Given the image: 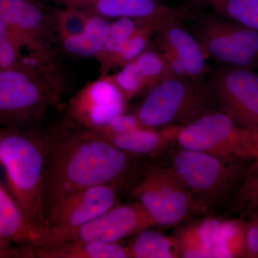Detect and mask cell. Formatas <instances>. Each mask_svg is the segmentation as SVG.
<instances>
[{
  "label": "cell",
  "instance_id": "9c48e42d",
  "mask_svg": "<svg viewBox=\"0 0 258 258\" xmlns=\"http://www.w3.org/2000/svg\"><path fill=\"white\" fill-rule=\"evenodd\" d=\"M156 225L140 202L115 205L108 211L77 228L50 236L43 247L80 240L117 242Z\"/></svg>",
  "mask_w": 258,
  "mask_h": 258
},
{
  "label": "cell",
  "instance_id": "e0dca14e",
  "mask_svg": "<svg viewBox=\"0 0 258 258\" xmlns=\"http://www.w3.org/2000/svg\"><path fill=\"white\" fill-rule=\"evenodd\" d=\"M60 69L52 49L15 30L0 20V70Z\"/></svg>",
  "mask_w": 258,
  "mask_h": 258
},
{
  "label": "cell",
  "instance_id": "44dd1931",
  "mask_svg": "<svg viewBox=\"0 0 258 258\" xmlns=\"http://www.w3.org/2000/svg\"><path fill=\"white\" fill-rule=\"evenodd\" d=\"M111 22L91 15L84 31L76 36L57 35L55 43L66 55L78 58H96L106 45Z\"/></svg>",
  "mask_w": 258,
  "mask_h": 258
},
{
  "label": "cell",
  "instance_id": "30bf717a",
  "mask_svg": "<svg viewBox=\"0 0 258 258\" xmlns=\"http://www.w3.org/2000/svg\"><path fill=\"white\" fill-rule=\"evenodd\" d=\"M209 84L220 111L241 126L258 128V74L224 66Z\"/></svg>",
  "mask_w": 258,
  "mask_h": 258
},
{
  "label": "cell",
  "instance_id": "6da1fadb",
  "mask_svg": "<svg viewBox=\"0 0 258 258\" xmlns=\"http://www.w3.org/2000/svg\"><path fill=\"white\" fill-rule=\"evenodd\" d=\"M134 154L115 147L96 131L70 123L48 129L43 181L45 213L69 194L96 185L121 186Z\"/></svg>",
  "mask_w": 258,
  "mask_h": 258
},
{
  "label": "cell",
  "instance_id": "ac0fdd59",
  "mask_svg": "<svg viewBox=\"0 0 258 258\" xmlns=\"http://www.w3.org/2000/svg\"><path fill=\"white\" fill-rule=\"evenodd\" d=\"M109 76L128 101L164 80L174 78L162 53L149 49Z\"/></svg>",
  "mask_w": 258,
  "mask_h": 258
},
{
  "label": "cell",
  "instance_id": "7402d4cb",
  "mask_svg": "<svg viewBox=\"0 0 258 258\" xmlns=\"http://www.w3.org/2000/svg\"><path fill=\"white\" fill-rule=\"evenodd\" d=\"M33 249L36 258H128L125 247L117 242L72 241Z\"/></svg>",
  "mask_w": 258,
  "mask_h": 258
},
{
  "label": "cell",
  "instance_id": "d4e9b609",
  "mask_svg": "<svg viewBox=\"0 0 258 258\" xmlns=\"http://www.w3.org/2000/svg\"><path fill=\"white\" fill-rule=\"evenodd\" d=\"M142 231L125 247L128 258H176L179 251L176 239L156 230Z\"/></svg>",
  "mask_w": 258,
  "mask_h": 258
},
{
  "label": "cell",
  "instance_id": "7a4b0ae2",
  "mask_svg": "<svg viewBox=\"0 0 258 258\" xmlns=\"http://www.w3.org/2000/svg\"><path fill=\"white\" fill-rule=\"evenodd\" d=\"M48 129L0 126V164L8 191L29 221L47 227L43 181Z\"/></svg>",
  "mask_w": 258,
  "mask_h": 258
},
{
  "label": "cell",
  "instance_id": "8992f818",
  "mask_svg": "<svg viewBox=\"0 0 258 258\" xmlns=\"http://www.w3.org/2000/svg\"><path fill=\"white\" fill-rule=\"evenodd\" d=\"M247 162L227 163L205 153L181 148L172 158L171 167L206 212L232 201Z\"/></svg>",
  "mask_w": 258,
  "mask_h": 258
},
{
  "label": "cell",
  "instance_id": "f546056e",
  "mask_svg": "<svg viewBox=\"0 0 258 258\" xmlns=\"http://www.w3.org/2000/svg\"><path fill=\"white\" fill-rule=\"evenodd\" d=\"M0 258H36L33 247L17 245L0 238Z\"/></svg>",
  "mask_w": 258,
  "mask_h": 258
},
{
  "label": "cell",
  "instance_id": "ba28073f",
  "mask_svg": "<svg viewBox=\"0 0 258 258\" xmlns=\"http://www.w3.org/2000/svg\"><path fill=\"white\" fill-rule=\"evenodd\" d=\"M195 36L208 56L226 66L252 69L258 64V32L208 10L191 7Z\"/></svg>",
  "mask_w": 258,
  "mask_h": 258
},
{
  "label": "cell",
  "instance_id": "603a6c76",
  "mask_svg": "<svg viewBox=\"0 0 258 258\" xmlns=\"http://www.w3.org/2000/svg\"><path fill=\"white\" fill-rule=\"evenodd\" d=\"M170 20H143L136 31L122 42L118 49L103 64H100L101 75L108 74L111 70L123 67L137 58L147 50L151 37Z\"/></svg>",
  "mask_w": 258,
  "mask_h": 258
},
{
  "label": "cell",
  "instance_id": "83f0119b",
  "mask_svg": "<svg viewBox=\"0 0 258 258\" xmlns=\"http://www.w3.org/2000/svg\"><path fill=\"white\" fill-rule=\"evenodd\" d=\"M55 20L57 35L73 37L79 35L87 27L91 15L82 10L64 7L56 10Z\"/></svg>",
  "mask_w": 258,
  "mask_h": 258
},
{
  "label": "cell",
  "instance_id": "cb8c5ba5",
  "mask_svg": "<svg viewBox=\"0 0 258 258\" xmlns=\"http://www.w3.org/2000/svg\"><path fill=\"white\" fill-rule=\"evenodd\" d=\"M188 4L258 32V0H189Z\"/></svg>",
  "mask_w": 258,
  "mask_h": 258
},
{
  "label": "cell",
  "instance_id": "3957f363",
  "mask_svg": "<svg viewBox=\"0 0 258 258\" xmlns=\"http://www.w3.org/2000/svg\"><path fill=\"white\" fill-rule=\"evenodd\" d=\"M66 88L60 69L0 70V126L40 125L47 111L60 103Z\"/></svg>",
  "mask_w": 258,
  "mask_h": 258
},
{
  "label": "cell",
  "instance_id": "5bb4252c",
  "mask_svg": "<svg viewBox=\"0 0 258 258\" xmlns=\"http://www.w3.org/2000/svg\"><path fill=\"white\" fill-rule=\"evenodd\" d=\"M62 5L111 21L123 18L139 20H186L191 12L188 3L171 7L160 0H66Z\"/></svg>",
  "mask_w": 258,
  "mask_h": 258
},
{
  "label": "cell",
  "instance_id": "484cf974",
  "mask_svg": "<svg viewBox=\"0 0 258 258\" xmlns=\"http://www.w3.org/2000/svg\"><path fill=\"white\" fill-rule=\"evenodd\" d=\"M232 209L241 219L258 209V157L252 160L244 172L240 184L231 201Z\"/></svg>",
  "mask_w": 258,
  "mask_h": 258
},
{
  "label": "cell",
  "instance_id": "7c38bea8",
  "mask_svg": "<svg viewBox=\"0 0 258 258\" xmlns=\"http://www.w3.org/2000/svg\"><path fill=\"white\" fill-rule=\"evenodd\" d=\"M127 102L109 75H101L71 98L68 116L75 124L96 130L124 113Z\"/></svg>",
  "mask_w": 258,
  "mask_h": 258
},
{
  "label": "cell",
  "instance_id": "d6986e66",
  "mask_svg": "<svg viewBox=\"0 0 258 258\" xmlns=\"http://www.w3.org/2000/svg\"><path fill=\"white\" fill-rule=\"evenodd\" d=\"M47 227L33 225L24 215L9 191L0 184V238L17 245L42 247Z\"/></svg>",
  "mask_w": 258,
  "mask_h": 258
},
{
  "label": "cell",
  "instance_id": "ffe728a7",
  "mask_svg": "<svg viewBox=\"0 0 258 258\" xmlns=\"http://www.w3.org/2000/svg\"><path fill=\"white\" fill-rule=\"evenodd\" d=\"M223 221L207 217L180 228L174 236L179 257H213L212 251Z\"/></svg>",
  "mask_w": 258,
  "mask_h": 258
},
{
  "label": "cell",
  "instance_id": "2e32d148",
  "mask_svg": "<svg viewBox=\"0 0 258 258\" xmlns=\"http://www.w3.org/2000/svg\"><path fill=\"white\" fill-rule=\"evenodd\" d=\"M0 20L48 48L56 42L55 13L44 0H0Z\"/></svg>",
  "mask_w": 258,
  "mask_h": 258
},
{
  "label": "cell",
  "instance_id": "f1b7e54d",
  "mask_svg": "<svg viewBox=\"0 0 258 258\" xmlns=\"http://www.w3.org/2000/svg\"><path fill=\"white\" fill-rule=\"evenodd\" d=\"M244 249L242 257L258 258V209L243 219Z\"/></svg>",
  "mask_w": 258,
  "mask_h": 258
},
{
  "label": "cell",
  "instance_id": "4dcf8cb0",
  "mask_svg": "<svg viewBox=\"0 0 258 258\" xmlns=\"http://www.w3.org/2000/svg\"><path fill=\"white\" fill-rule=\"evenodd\" d=\"M50 1L55 2V3L62 5V3H64V1H66V0H50Z\"/></svg>",
  "mask_w": 258,
  "mask_h": 258
},
{
  "label": "cell",
  "instance_id": "4fadbf2b",
  "mask_svg": "<svg viewBox=\"0 0 258 258\" xmlns=\"http://www.w3.org/2000/svg\"><path fill=\"white\" fill-rule=\"evenodd\" d=\"M183 21L170 20L158 30L162 55L174 78L201 82L208 71V55L198 38L184 28Z\"/></svg>",
  "mask_w": 258,
  "mask_h": 258
},
{
  "label": "cell",
  "instance_id": "52a82bcc",
  "mask_svg": "<svg viewBox=\"0 0 258 258\" xmlns=\"http://www.w3.org/2000/svg\"><path fill=\"white\" fill-rule=\"evenodd\" d=\"M132 194L157 225L171 227L195 212H204L191 190L171 166L148 165Z\"/></svg>",
  "mask_w": 258,
  "mask_h": 258
},
{
  "label": "cell",
  "instance_id": "9a60e30c",
  "mask_svg": "<svg viewBox=\"0 0 258 258\" xmlns=\"http://www.w3.org/2000/svg\"><path fill=\"white\" fill-rule=\"evenodd\" d=\"M180 127H167L161 131L150 128L142 124L135 114L124 113L96 132L120 150L139 156L159 150L176 138Z\"/></svg>",
  "mask_w": 258,
  "mask_h": 258
},
{
  "label": "cell",
  "instance_id": "8fae6325",
  "mask_svg": "<svg viewBox=\"0 0 258 258\" xmlns=\"http://www.w3.org/2000/svg\"><path fill=\"white\" fill-rule=\"evenodd\" d=\"M119 186L115 184L96 185L69 194L55 202L45 213V243L50 236L77 228L113 208Z\"/></svg>",
  "mask_w": 258,
  "mask_h": 258
},
{
  "label": "cell",
  "instance_id": "4316f807",
  "mask_svg": "<svg viewBox=\"0 0 258 258\" xmlns=\"http://www.w3.org/2000/svg\"><path fill=\"white\" fill-rule=\"evenodd\" d=\"M244 240L243 219L224 220L212 251L213 257H242Z\"/></svg>",
  "mask_w": 258,
  "mask_h": 258
},
{
  "label": "cell",
  "instance_id": "277c9868",
  "mask_svg": "<svg viewBox=\"0 0 258 258\" xmlns=\"http://www.w3.org/2000/svg\"><path fill=\"white\" fill-rule=\"evenodd\" d=\"M181 148L210 154L227 163L250 161L258 157V128L237 124L221 111H210L180 127Z\"/></svg>",
  "mask_w": 258,
  "mask_h": 258
},
{
  "label": "cell",
  "instance_id": "5b68a950",
  "mask_svg": "<svg viewBox=\"0 0 258 258\" xmlns=\"http://www.w3.org/2000/svg\"><path fill=\"white\" fill-rule=\"evenodd\" d=\"M211 99L209 82L170 78L148 91L134 114L150 128L184 126L210 111Z\"/></svg>",
  "mask_w": 258,
  "mask_h": 258
}]
</instances>
